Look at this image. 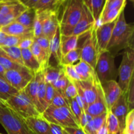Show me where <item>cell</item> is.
<instances>
[{
  "label": "cell",
  "instance_id": "obj_1",
  "mask_svg": "<svg viewBox=\"0 0 134 134\" xmlns=\"http://www.w3.org/2000/svg\"><path fill=\"white\" fill-rule=\"evenodd\" d=\"M133 24L127 23L123 10L116 19L107 51L115 57L121 51L133 47Z\"/></svg>",
  "mask_w": 134,
  "mask_h": 134
},
{
  "label": "cell",
  "instance_id": "obj_2",
  "mask_svg": "<svg viewBox=\"0 0 134 134\" xmlns=\"http://www.w3.org/2000/svg\"><path fill=\"white\" fill-rule=\"evenodd\" d=\"M82 0H65L58 10L59 26L62 35L68 36L79 21L83 10Z\"/></svg>",
  "mask_w": 134,
  "mask_h": 134
},
{
  "label": "cell",
  "instance_id": "obj_3",
  "mask_svg": "<svg viewBox=\"0 0 134 134\" xmlns=\"http://www.w3.org/2000/svg\"><path fill=\"white\" fill-rule=\"evenodd\" d=\"M0 124L8 134H34L24 119L6 105H0Z\"/></svg>",
  "mask_w": 134,
  "mask_h": 134
},
{
  "label": "cell",
  "instance_id": "obj_4",
  "mask_svg": "<svg viewBox=\"0 0 134 134\" xmlns=\"http://www.w3.org/2000/svg\"><path fill=\"white\" fill-rule=\"evenodd\" d=\"M5 103V105L24 119L41 115L24 90L12 95Z\"/></svg>",
  "mask_w": 134,
  "mask_h": 134
},
{
  "label": "cell",
  "instance_id": "obj_5",
  "mask_svg": "<svg viewBox=\"0 0 134 134\" xmlns=\"http://www.w3.org/2000/svg\"><path fill=\"white\" fill-rule=\"evenodd\" d=\"M41 115L49 123L62 128L79 127L69 107H56L49 105Z\"/></svg>",
  "mask_w": 134,
  "mask_h": 134
},
{
  "label": "cell",
  "instance_id": "obj_6",
  "mask_svg": "<svg viewBox=\"0 0 134 134\" xmlns=\"http://www.w3.org/2000/svg\"><path fill=\"white\" fill-rule=\"evenodd\" d=\"M134 48L133 47L126 48L122 52L121 64L118 70L119 81L118 84L122 94L126 95L128 92L131 81L133 78Z\"/></svg>",
  "mask_w": 134,
  "mask_h": 134
},
{
  "label": "cell",
  "instance_id": "obj_7",
  "mask_svg": "<svg viewBox=\"0 0 134 134\" xmlns=\"http://www.w3.org/2000/svg\"><path fill=\"white\" fill-rule=\"evenodd\" d=\"M115 58L108 51L99 55L95 71L101 85L110 81H116L118 69L115 65Z\"/></svg>",
  "mask_w": 134,
  "mask_h": 134
},
{
  "label": "cell",
  "instance_id": "obj_8",
  "mask_svg": "<svg viewBox=\"0 0 134 134\" xmlns=\"http://www.w3.org/2000/svg\"><path fill=\"white\" fill-rule=\"evenodd\" d=\"M96 25L87 32V37L81 47V60L85 62L95 69L97 61L99 57L98 44L96 36Z\"/></svg>",
  "mask_w": 134,
  "mask_h": 134
},
{
  "label": "cell",
  "instance_id": "obj_9",
  "mask_svg": "<svg viewBox=\"0 0 134 134\" xmlns=\"http://www.w3.org/2000/svg\"><path fill=\"white\" fill-rule=\"evenodd\" d=\"M34 76V73L27 69H8L5 71L4 79L17 91H22L30 83Z\"/></svg>",
  "mask_w": 134,
  "mask_h": 134
},
{
  "label": "cell",
  "instance_id": "obj_10",
  "mask_svg": "<svg viewBox=\"0 0 134 134\" xmlns=\"http://www.w3.org/2000/svg\"><path fill=\"white\" fill-rule=\"evenodd\" d=\"M58 10L56 11L37 12L42 17L43 35L51 41L53 38L56 30L59 27Z\"/></svg>",
  "mask_w": 134,
  "mask_h": 134
},
{
  "label": "cell",
  "instance_id": "obj_11",
  "mask_svg": "<svg viewBox=\"0 0 134 134\" xmlns=\"http://www.w3.org/2000/svg\"><path fill=\"white\" fill-rule=\"evenodd\" d=\"M116 20L109 23L103 24L96 26V36L97 44L98 51L101 53L107 51V47L111 39L113 30L115 27Z\"/></svg>",
  "mask_w": 134,
  "mask_h": 134
},
{
  "label": "cell",
  "instance_id": "obj_12",
  "mask_svg": "<svg viewBox=\"0 0 134 134\" xmlns=\"http://www.w3.org/2000/svg\"><path fill=\"white\" fill-rule=\"evenodd\" d=\"M96 24L91 13L84 3L81 18L72 31V35L81 36L86 34Z\"/></svg>",
  "mask_w": 134,
  "mask_h": 134
},
{
  "label": "cell",
  "instance_id": "obj_13",
  "mask_svg": "<svg viewBox=\"0 0 134 134\" xmlns=\"http://www.w3.org/2000/svg\"><path fill=\"white\" fill-rule=\"evenodd\" d=\"M101 85L104 94L107 111H110L111 107L121 96L122 92L116 81H108Z\"/></svg>",
  "mask_w": 134,
  "mask_h": 134
},
{
  "label": "cell",
  "instance_id": "obj_14",
  "mask_svg": "<svg viewBox=\"0 0 134 134\" xmlns=\"http://www.w3.org/2000/svg\"><path fill=\"white\" fill-rule=\"evenodd\" d=\"M25 122L34 134H52L50 123L41 115L25 119Z\"/></svg>",
  "mask_w": 134,
  "mask_h": 134
},
{
  "label": "cell",
  "instance_id": "obj_15",
  "mask_svg": "<svg viewBox=\"0 0 134 134\" xmlns=\"http://www.w3.org/2000/svg\"><path fill=\"white\" fill-rule=\"evenodd\" d=\"M110 111L116 118V119L119 121L120 129L124 133V128H125L126 117L127 114L129 111H128V105H127L126 95L122 94L121 96L117 100V102L111 107Z\"/></svg>",
  "mask_w": 134,
  "mask_h": 134
},
{
  "label": "cell",
  "instance_id": "obj_16",
  "mask_svg": "<svg viewBox=\"0 0 134 134\" xmlns=\"http://www.w3.org/2000/svg\"><path fill=\"white\" fill-rule=\"evenodd\" d=\"M0 31L7 35L34 38L32 28L25 27L16 21L2 26L0 29Z\"/></svg>",
  "mask_w": 134,
  "mask_h": 134
},
{
  "label": "cell",
  "instance_id": "obj_17",
  "mask_svg": "<svg viewBox=\"0 0 134 134\" xmlns=\"http://www.w3.org/2000/svg\"><path fill=\"white\" fill-rule=\"evenodd\" d=\"M107 112V109L106 106L105 99L102 85L100 84L98 87V95L96 98L93 103L88 106L86 113H87L92 117H95Z\"/></svg>",
  "mask_w": 134,
  "mask_h": 134
},
{
  "label": "cell",
  "instance_id": "obj_18",
  "mask_svg": "<svg viewBox=\"0 0 134 134\" xmlns=\"http://www.w3.org/2000/svg\"><path fill=\"white\" fill-rule=\"evenodd\" d=\"M43 71L41 70L37 73H34V76L31 81L23 90L27 95V96L29 98V99L31 101V102L35 106L38 111H39V103H38L37 100V88Z\"/></svg>",
  "mask_w": 134,
  "mask_h": 134
},
{
  "label": "cell",
  "instance_id": "obj_19",
  "mask_svg": "<svg viewBox=\"0 0 134 134\" xmlns=\"http://www.w3.org/2000/svg\"><path fill=\"white\" fill-rule=\"evenodd\" d=\"M76 72L81 78V81L92 80L96 76L95 69L85 62L80 60L77 64L73 65Z\"/></svg>",
  "mask_w": 134,
  "mask_h": 134
},
{
  "label": "cell",
  "instance_id": "obj_20",
  "mask_svg": "<svg viewBox=\"0 0 134 134\" xmlns=\"http://www.w3.org/2000/svg\"><path fill=\"white\" fill-rule=\"evenodd\" d=\"M21 52H22V60L25 68H27L33 73H35L41 71L40 65L30 48L21 49Z\"/></svg>",
  "mask_w": 134,
  "mask_h": 134
},
{
  "label": "cell",
  "instance_id": "obj_21",
  "mask_svg": "<svg viewBox=\"0 0 134 134\" xmlns=\"http://www.w3.org/2000/svg\"><path fill=\"white\" fill-rule=\"evenodd\" d=\"M82 1L91 13L98 26L106 0H82Z\"/></svg>",
  "mask_w": 134,
  "mask_h": 134
},
{
  "label": "cell",
  "instance_id": "obj_22",
  "mask_svg": "<svg viewBox=\"0 0 134 134\" xmlns=\"http://www.w3.org/2000/svg\"><path fill=\"white\" fill-rule=\"evenodd\" d=\"M30 49L39 62V65H40L41 70L44 71L50 64L49 57L47 56V54L44 52V51L42 49L41 47L35 40H34V43H33L32 45L31 46Z\"/></svg>",
  "mask_w": 134,
  "mask_h": 134
},
{
  "label": "cell",
  "instance_id": "obj_23",
  "mask_svg": "<svg viewBox=\"0 0 134 134\" xmlns=\"http://www.w3.org/2000/svg\"><path fill=\"white\" fill-rule=\"evenodd\" d=\"M61 37L62 34L60 32V26L56 30V33L54 35L53 38L51 41V45H50V50H51V58L54 57V58L56 60L58 63V65L60 66V61L62 58L61 54Z\"/></svg>",
  "mask_w": 134,
  "mask_h": 134
},
{
  "label": "cell",
  "instance_id": "obj_24",
  "mask_svg": "<svg viewBox=\"0 0 134 134\" xmlns=\"http://www.w3.org/2000/svg\"><path fill=\"white\" fill-rule=\"evenodd\" d=\"M80 37L81 36L72 35H68V36L62 35L61 44H60L62 57L79 47L78 43Z\"/></svg>",
  "mask_w": 134,
  "mask_h": 134
},
{
  "label": "cell",
  "instance_id": "obj_25",
  "mask_svg": "<svg viewBox=\"0 0 134 134\" xmlns=\"http://www.w3.org/2000/svg\"><path fill=\"white\" fill-rule=\"evenodd\" d=\"M107 113H105L99 116L93 117L83 128L85 133L86 134H96L98 130L105 122Z\"/></svg>",
  "mask_w": 134,
  "mask_h": 134
},
{
  "label": "cell",
  "instance_id": "obj_26",
  "mask_svg": "<svg viewBox=\"0 0 134 134\" xmlns=\"http://www.w3.org/2000/svg\"><path fill=\"white\" fill-rule=\"evenodd\" d=\"M46 82L44 79V73H42L37 88V100L39 103V112L41 115L47 109L48 105L45 100Z\"/></svg>",
  "mask_w": 134,
  "mask_h": 134
},
{
  "label": "cell",
  "instance_id": "obj_27",
  "mask_svg": "<svg viewBox=\"0 0 134 134\" xmlns=\"http://www.w3.org/2000/svg\"><path fill=\"white\" fill-rule=\"evenodd\" d=\"M35 16H36V11L35 9H26L23 13L20 14L15 21L23 25L25 27L33 29Z\"/></svg>",
  "mask_w": 134,
  "mask_h": 134
},
{
  "label": "cell",
  "instance_id": "obj_28",
  "mask_svg": "<svg viewBox=\"0 0 134 134\" xmlns=\"http://www.w3.org/2000/svg\"><path fill=\"white\" fill-rule=\"evenodd\" d=\"M26 9L27 8H26L22 4L18 2L10 13H8L7 15L3 17L2 19L0 20V26L2 27V26H5V25L9 24L10 22L15 21V20L19 16L20 14L23 13Z\"/></svg>",
  "mask_w": 134,
  "mask_h": 134
},
{
  "label": "cell",
  "instance_id": "obj_29",
  "mask_svg": "<svg viewBox=\"0 0 134 134\" xmlns=\"http://www.w3.org/2000/svg\"><path fill=\"white\" fill-rule=\"evenodd\" d=\"M63 73L62 66H52L49 64L48 67L43 71L44 79L46 83L52 85Z\"/></svg>",
  "mask_w": 134,
  "mask_h": 134
},
{
  "label": "cell",
  "instance_id": "obj_30",
  "mask_svg": "<svg viewBox=\"0 0 134 134\" xmlns=\"http://www.w3.org/2000/svg\"><path fill=\"white\" fill-rule=\"evenodd\" d=\"M60 5L57 0H38L34 9L36 12L56 11Z\"/></svg>",
  "mask_w": 134,
  "mask_h": 134
},
{
  "label": "cell",
  "instance_id": "obj_31",
  "mask_svg": "<svg viewBox=\"0 0 134 134\" xmlns=\"http://www.w3.org/2000/svg\"><path fill=\"white\" fill-rule=\"evenodd\" d=\"M81 47H78L63 56L60 61V66L74 65L75 63L81 60Z\"/></svg>",
  "mask_w": 134,
  "mask_h": 134
},
{
  "label": "cell",
  "instance_id": "obj_32",
  "mask_svg": "<svg viewBox=\"0 0 134 134\" xmlns=\"http://www.w3.org/2000/svg\"><path fill=\"white\" fill-rule=\"evenodd\" d=\"M0 47L10 60H12L14 62L17 63L19 65L24 66L23 60H22V52H21L20 48H18V47H4V46H1Z\"/></svg>",
  "mask_w": 134,
  "mask_h": 134
},
{
  "label": "cell",
  "instance_id": "obj_33",
  "mask_svg": "<svg viewBox=\"0 0 134 134\" xmlns=\"http://www.w3.org/2000/svg\"><path fill=\"white\" fill-rule=\"evenodd\" d=\"M106 124L109 134H123L118 120L110 111L107 113Z\"/></svg>",
  "mask_w": 134,
  "mask_h": 134
},
{
  "label": "cell",
  "instance_id": "obj_34",
  "mask_svg": "<svg viewBox=\"0 0 134 134\" xmlns=\"http://www.w3.org/2000/svg\"><path fill=\"white\" fill-rule=\"evenodd\" d=\"M0 65L5 69H16V70H20V69H25L27 68L24 66L19 65L17 63L14 62L13 60H10L4 51L1 49L0 47Z\"/></svg>",
  "mask_w": 134,
  "mask_h": 134
},
{
  "label": "cell",
  "instance_id": "obj_35",
  "mask_svg": "<svg viewBox=\"0 0 134 134\" xmlns=\"http://www.w3.org/2000/svg\"><path fill=\"white\" fill-rule=\"evenodd\" d=\"M125 7L126 6H124L121 7H118L116 8V9H112V10H109V11L106 12L105 13L102 14V15L101 16L100 18H99L98 25L103 24L106 23H109V22H113V21H115V20L117 19L119 14H120V13H121L123 10H124Z\"/></svg>",
  "mask_w": 134,
  "mask_h": 134
},
{
  "label": "cell",
  "instance_id": "obj_36",
  "mask_svg": "<svg viewBox=\"0 0 134 134\" xmlns=\"http://www.w3.org/2000/svg\"><path fill=\"white\" fill-rule=\"evenodd\" d=\"M16 89L12 87L5 80L0 78V98L4 102L7 100L10 96L18 92Z\"/></svg>",
  "mask_w": 134,
  "mask_h": 134
},
{
  "label": "cell",
  "instance_id": "obj_37",
  "mask_svg": "<svg viewBox=\"0 0 134 134\" xmlns=\"http://www.w3.org/2000/svg\"><path fill=\"white\" fill-rule=\"evenodd\" d=\"M62 71L64 74L65 75V77H67V79L69 81L74 82L81 81V78L78 75L74 67H73V65L62 66Z\"/></svg>",
  "mask_w": 134,
  "mask_h": 134
},
{
  "label": "cell",
  "instance_id": "obj_38",
  "mask_svg": "<svg viewBox=\"0 0 134 134\" xmlns=\"http://www.w3.org/2000/svg\"><path fill=\"white\" fill-rule=\"evenodd\" d=\"M69 80L67 79L64 73H62L61 75L60 76V77L52 85L54 88L55 90H57L59 93H60L64 96V92H65V88L69 84Z\"/></svg>",
  "mask_w": 134,
  "mask_h": 134
},
{
  "label": "cell",
  "instance_id": "obj_39",
  "mask_svg": "<svg viewBox=\"0 0 134 134\" xmlns=\"http://www.w3.org/2000/svg\"><path fill=\"white\" fill-rule=\"evenodd\" d=\"M69 109H70L71 111L72 114H73V116L75 118L77 124L79 126V122L80 120H81V116H82V113H84L85 111H82V109L81 108V107L79 106V105L78 102H77L75 98L71 99V100L69 101Z\"/></svg>",
  "mask_w": 134,
  "mask_h": 134
},
{
  "label": "cell",
  "instance_id": "obj_40",
  "mask_svg": "<svg viewBox=\"0 0 134 134\" xmlns=\"http://www.w3.org/2000/svg\"><path fill=\"white\" fill-rule=\"evenodd\" d=\"M42 17L40 14L36 12V16L33 26V33L34 37H39L43 36V27H42Z\"/></svg>",
  "mask_w": 134,
  "mask_h": 134
},
{
  "label": "cell",
  "instance_id": "obj_41",
  "mask_svg": "<svg viewBox=\"0 0 134 134\" xmlns=\"http://www.w3.org/2000/svg\"><path fill=\"white\" fill-rule=\"evenodd\" d=\"M127 105H128V111L134 109V79L131 81L128 88V92L126 94Z\"/></svg>",
  "mask_w": 134,
  "mask_h": 134
},
{
  "label": "cell",
  "instance_id": "obj_42",
  "mask_svg": "<svg viewBox=\"0 0 134 134\" xmlns=\"http://www.w3.org/2000/svg\"><path fill=\"white\" fill-rule=\"evenodd\" d=\"M51 105L56 107H69V103H68L66 99L63 96V95H62L57 90H56Z\"/></svg>",
  "mask_w": 134,
  "mask_h": 134
},
{
  "label": "cell",
  "instance_id": "obj_43",
  "mask_svg": "<svg viewBox=\"0 0 134 134\" xmlns=\"http://www.w3.org/2000/svg\"><path fill=\"white\" fill-rule=\"evenodd\" d=\"M77 96V90L76 88V86L75 85L74 82L69 81L68 86L65 88V92H64V96L68 101V103L72 99H74Z\"/></svg>",
  "mask_w": 134,
  "mask_h": 134
},
{
  "label": "cell",
  "instance_id": "obj_44",
  "mask_svg": "<svg viewBox=\"0 0 134 134\" xmlns=\"http://www.w3.org/2000/svg\"><path fill=\"white\" fill-rule=\"evenodd\" d=\"M34 40L39 44L42 49L44 51L47 56L51 59V50H50V45L51 41L45 37L42 36L39 37H34Z\"/></svg>",
  "mask_w": 134,
  "mask_h": 134
},
{
  "label": "cell",
  "instance_id": "obj_45",
  "mask_svg": "<svg viewBox=\"0 0 134 134\" xmlns=\"http://www.w3.org/2000/svg\"><path fill=\"white\" fill-rule=\"evenodd\" d=\"M126 0H113V1H111V2L105 3L104 5V7H103V10H102V15L104 14V13H105L106 12L109 11V10L116 9V8L118 7L126 6Z\"/></svg>",
  "mask_w": 134,
  "mask_h": 134
},
{
  "label": "cell",
  "instance_id": "obj_46",
  "mask_svg": "<svg viewBox=\"0 0 134 134\" xmlns=\"http://www.w3.org/2000/svg\"><path fill=\"white\" fill-rule=\"evenodd\" d=\"M124 132H134V109L128 111L127 114Z\"/></svg>",
  "mask_w": 134,
  "mask_h": 134
},
{
  "label": "cell",
  "instance_id": "obj_47",
  "mask_svg": "<svg viewBox=\"0 0 134 134\" xmlns=\"http://www.w3.org/2000/svg\"><path fill=\"white\" fill-rule=\"evenodd\" d=\"M24 38L27 37H22L6 35L5 40H4L1 46H4V47H18L20 42ZM1 46H0V47H1Z\"/></svg>",
  "mask_w": 134,
  "mask_h": 134
},
{
  "label": "cell",
  "instance_id": "obj_48",
  "mask_svg": "<svg viewBox=\"0 0 134 134\" xmlns=\"http://www.w3.org/2000/svg\"><path fill=\"white\" fill-rule=\"evenodd\" d=\"M55 92H56V90L53 87V86L49 83H46L45 100L48 106L51 105V103H52Z\"/></svg>",
  "mask_w": 134,
  "mask_h": 134
},
{
  "label": "cell",
  "instance_id": "obj_49",
  "mask_svg": "<svg viewBox=\"0 0 134 134\" xmlns=\"http://www.w3.org/2000/svg\"><path fill=\"white\" fill-rule=\"evenodd\" d=\"M34 41V38L33 37L24 38V39H23L20 42V43L18 45V47L20 48V49H27V48H30V47L32 45Z\"/></svg>",
  "mask_w": 134,
  "mask_h": 134
},
{
  "label": "cell",
  "instance_id": "obj_50",
  "mask_svg": "<svg viewBox=\"0 0 134 134\" xmlns=\"http://www.w3.org/2000/svg\"><path fill=\"white\" fill-rule=\"evenodd\" d=\"M93 117H92L90 115H89L87 113L84 112L82 113V116H81V120H80L79 122V127L83 129L85 127V126L92 119Z\"/></svg>",
  "mask_w": 134,
  "mask_h": 134
},
{
  "label": "cell",
  "instance_id": "obj_51",
  "mask_svg": "<svg viewBox=\"0 0 134 134\" xmlns=\"http://www.w3.org/2000/svg\"><path fill=\"white\" fill-rule=\"evenodd\" d=\"M38 0H18V2L27 9H34Z\"/></svg>",
  "mask_w": 134,
  "mask_h": 134
},
{
  "label": "cell",
  "instance_id": "obj_52",
  "mask_svg": "<svg viewBox=\"0 0 134 134\" xmlns=\"http://www.w3.org/2000/svg\"><path fill=\"white\" fill-rule=\"evenodd\" d=\"M65 132H67L68 134H86L84 132L83 129L80 127H76V128H63Z\"/></svg>",
  "mask_w": 134,
  "mask_h": 134
},
{
  "label": "cell",
  "instance_id": "obj_53",
  "mask_svg": "<svg viewBox=\"0 0 134 134\" xmlns=\"http://www.w3.org/2000/svg\"><path fill=\"white\" fill-rule=\"evenodd\" d=\"M50 127H51L52 134H64L63 133L64 129L62 127L58 125H56L54 124H51V123H50Z\"/></svg>",
  "mask_w": 134,
  "mask_h": 134
},
{
  "label": "cell",
  "instance_id": "obj_54",
  "mask_svg": "<svg viewBox=\"0 0 134 134\" xmlns=\"http://www.w3.org/2000/svg\"><path fill=\"white\" fill-rule=\"evenodd\" d=\"M96 134H109L108 130H107V124H106V120L104 122V124L100 127L98 131L97 132Z\"/></svg>",
  "mask_w": 134,
  "mask_h": 134
},
{
  "label": "cell",
  "instance_id": "obj_55",
  "mask_svg": "<svg viewBox=\"0 0 134 134\" xmlns=\"http://www.w3.org/2000/svg\"><path fill=\"white\" fill-rule=\"evenodd\" d=\"M18 2V0H0V6L4 4L14 3Z\"/></svg>",
  "mask_w": 134,
  "mask_h": 134
},
{
  "label": "cell",
  "instance_id": "obj_56",
  "mask_svg": "<svg viewBox=\"0 0 134 134\" xmlns=\"http://www.w3.org/2000/svg\"><path fill=\"white\" fill-rule=\"evenodd\" d=\"M5 69L0 65V78H1L2 79H4V74H5Z\"/></svg>",
  "mask_w": 134,
  "mask_h": 134
},
{
  "label": "cell",
  "instance_id": "obj_57",
  "mask_svg": "<svg viewBox=\"0 0 134 134\" xmlns=\"http://www.w3.org/2000/svg\"><path fill=\"white\" fill-rule=\"evenodd\" d=\"M0 105H5V103L3 100L0 98Z\"/></svg>",
  "mask_w": 134,
  "mask_h": 134
},
{
  "label": "cell",
  "instance_id": "obj_58",
  "mask_svg": "<svg viewBox=\"0 0 134 134\" xmlns=\"http://www.w3.org/2000/svg\"><path fill=\"white\" fill-rule=\"evenodd\" d=\"M65 1V0H57V1H58V2L60 4L64 2V1Z\"/></svg>",
  "mask_w": 134,
  "mask_h": 134
},
{
  "label": "cell",
  "instance_id": "obj_59",
  "mask_svg": "<svg viewBox=\"0 0 134 134\" xmlns=\"http://www.w3.org/2000/svg\"><path fill=\"white\" fill-rule=\"evenodd\" d=\"M123 134H134V132H124Z\"/></svg>",
  "mask_w": 134,
  "mask_h": 134
},
{
  "label": "cell",
  "instance_id": "obj_60",
  "mask_svg": "<svg viewBox=\"0 0 134 134\" xmlns=\"http://www.w3.org/2000/svg\"><path fill=\"white\" fill-rule=\"evenodd\" d=\"M113 1V0H106L105 3H109V2H111V1Z\"/></svg>",
  "mask_w": 134,
  "mask_h": 134
},
{
  "label": "cell",
  "instance_id": "obj_61",
  "mask_svg": "<svg viewBox=\"0 0 134 134\" xmlns=\"http://www.w3.org/2000/svg\"><path fill=\"white\" fill-rule=\"evenodd\" d=\"M63 129H64V128H63ZM63 133H64V134H68V132H65V131L64 130V131H63Z\"/></svg>",
  "mask_w": 134,
  "mask_h": 134
},
{
  "label": "cell",
  "instance_id": "obj_62",
  "mask_svg": "<svg viewBox=\"0 0 134 134\" xmlns=\"http://www.w3.org/2000/svg\"><path fill=\"white\" fill-rule=\"evenodd\" d=\"M130 1H131L132 2H133V0H130Z\"/></svg>",
  "mask_w": 134,
  "mask_h": 134
},
{
  "label": "cell",
  "instance_id": "obj_63",
  "mask_svg": "<svg viewBox=\"0 0 134 134\" xmlns=\"http://www.w3.org/2000/svg\"><path fill=\"white\" fill-rule=\"evenodd\" d=\"M1 26H0V29H1Z\"/></svg>",
  "mask_w": 134,
  "mask_h": 134
},
{
  "label": "cell",
  "instance_id": "obj_64",
  "mask_svg": "<svg viewBox=\"0 0 134 134\" xmlns=\"http://www.w3.org/2000/svg\"><path fill=\"white\" fill-rule=\"evenodd\" d=\"M0 134H2V133H0Z\"/></svg>",
  "mask_w": 134,
  "mask_h": 134
}]
</instances>
